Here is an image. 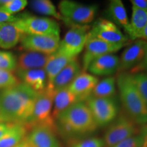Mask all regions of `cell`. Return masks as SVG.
I'll use <instances>...</instances> for the list:
<instances>
[{
	"mask_svg": "<svg viewBox=\"0 0 147 147\" xmlns=\"http://www.w3.org/2000/svg\"><path fill=\"white\" fill-rule=\"evenodd\" d=\"M98 82V79L93 75L86 72L80 73L68 87L82 102H84L91 95L92 91Z\"/></svg>",
	"mask_w": 147,
	"mask_h": 147,
	"instance_id": "2e32d148",
	"label": "cell"
},
{
	"mask_svg": "<svg viewBox=\"0 0 147 147\" xmlns=\"http://www.w3.org/2000/svg\"><path fill=\"white\" fill-rule=\"evenodd\" d=\"M16 16L13 23L24 34L59 36V26L54 20L27 13Z\"/></svg>",
	"mask_w": 147,
	"mask_h": 147,
	"instance_id": "5b68a950",
	"label": "cell"
},
{
	"mask_svg": "<svg viewBox=\"0 0 147 147\" xmlns=\"http://www.w3.org/2000/svg\"><path fill=\"white\" fill-rule=\"evenodd\" d=\"M116 91V80L115 77H107L97 82L91 95L100 98H112Z\"/></svg>",
	"mask_w": 147,
	"mask_h": 147,
	"instance_id": "484cf974",
	"label": "cell"
},
{
	"mask_svg": "<svg viewBox=\"0 0 147 147\" xmlns=\"http://www.w3.org/2000/svg\"><path fill=\"white\" fill-rule=\"evenodd\" d=\"M32 8L37 12L52 16L59 20H63V16L58 12L52 1L49 0H36L31 3Z\"/></svg>",
	"mask_w": 147,
	"mask_h": 147,
	"instance_id": "4316f807",
	"label": "cell"
},
{
	"mask_svg": "<svg viewBox=\"0 0 147 147\" xmlns=\"http://www.w3.org/2000/svg\"><path fill=\"white\" fill-rule=\"evenodd\" d=\"M136 132V123L129 117L121 116L106 131L104 144L106 147H113L121 141L134 136Z\"/></svg>",
	"mask_w": 147,
	"mask_h": 147,
	"instance_id": "9c48e42d",
	"label": "cell"
},
{
	"mask_svg": "<svg viewBox=\"0 0 147 147\" xmlns=\"http://www.w3.org/2000/svg\"><path fill=\"white\" fill-rule=\"evenodd\" d=\"M12 123H0V138L4 135L5 132L8 130Z\"/></svg>",
	"mask_w": 147,
	"mask_h": 147,
	"instance_id": "8d00e7d4",
	"label": "cell"
},
{
	"mask_svg": "<svg viewBox=\"0 0 147 147\" xmlns=\"http://www.w3.org/2000/svg\"><path fill=\"white\" fill-rule=\"evenodd\" d=\"M103 140L97 138H91L77 142L72 147H104Z\"/></svg>",
	"mask_w": 147,
	"mask_h": 147,
	"instance_id": "d6a6232c",
	"label": "cell"
},
{
	"mask_svg": "<svg viewBox=\"0 0 147 147\" xmlns=\"http://www.w3.org/2000/svg\"><path fill=\"white\" fill-rule=\"evenodd\" d=\"M78 102H82V101L78 96L70 91L69 87L64 88L56 91L53 101V118L55 120L59 114Z\"/></svg>",
	"mask_w": 147,
	"mask_h": 147,
	"instance_id": "44dd1931",
	"label": "cell"
},
{
	"mask_svg": "<svg viewBox=\"0 0 147 147\" xmlns=\"http://www.w3.org/2000/svg\"><path fill=\"white\" fill-rule=\"evenodd\" d=\"M109 14L114 21L123 27L127 34L129 30V21L123 3L121 0H113L109 5Z\"/></svg>",
	"mask_w": 147,
	"mask_h": 147,
	"instance_id": "d4e9b609",
	"label": "cell"
},
{
	"mask_svg": "<svg viewBox=\"0 0 147 147\" xmlns=\"http://www.w3.org/2000/svg\"><path fill=\"white\" fill-rule=\"evenodd\" d=\"M142 147H147V131L143 136V142Z\"/></svg>",
	"mask_w": 147,
	"mask_h": 147,
	"instance_id": "ab89813d",
	"label": "cell"
},
{
	"mask_svg": "<svg viewBox=\"0 0 147 147\" xmlns=\"http://www.w3.org/2000/svg\"><path fill=\"white\" fill-rule=\"evenodd\" d=\"M16 77L37 93L44 91L48 85L47 73L45 69L15 70Z\"/></svg>",
	"mask_w": 147,
	"mask_h": 147,
	"instance_id": "9a60e30c",
	"label": "cell"
},
{
	"mask_svg": "<svg viewBox=\"0 0 147 147\" xmlns=\"http://www.w3.org/2000/svg\"><path fill=\"white\" fill-rule=\"evenodd\" d=\"M146 44L147 41L138 40L127 48L119 59L118 70L125 71L138 65L144 57Z\"/></svg>",
	"mask_w": 147,
	"mask_h": 147,
	"instance_id": "5bb4252c",
	"label": "cell"
},
{
	"mask_svg": "<svg viewBox=\"0 0 147 147\" xmlns=\"http://www.w3.org/2000/svg\"><path fill=\"white\" fill-rule=\"evenodd\" d=\"M147 24V10L132 6L131 21L128 36L132 40L138 39L139 35Z\"/></svg>",
	"mask_w": 147,
	"mask_h": 147,
	"instance_id": "cb8c5ba5",
	"label": "cell"
},
{
	"mask_svg": "<svg viewBox=\"0 0 147 147\" xmlns=\"http://www.w3.org/2000/svg\"><path fill=\"white\" fill-rule=\"evenodd\" d=\"M81 73V67L76 58L74 59L63 67L55 77L51 87L55 92L68 87L75 78Z\"/></svg>",
	"mask_w": 147,
	"mask_h": 147,
	"instance_id": "e0dca14e",
	"label": "cell"
},
{
	"mask_svg": "<svg viewBox=\"0 0 147 147\" xmlns=\"http://www.w3.org/2000/svg\"><path fill=\"white\" fill-rule=\"evenodd\" d=\"M125 46L126 45L108 43L95 37L89 36V34L84 46V53L82 59L83 71L88 70L90 64L95 59L104 55L112 54L116 51H118Z\"/></svg>",
	"mask_w": 147,
	"mask_h": 147,
	"instance_id": "8fae6325",
	"label": "cell"
},
{
	"mask_svg": "<svg viewBox=\"0 0 147 147\" xmlns=\"http://www.w3.org/2000/svg\"><path fill=\"white\" fill-rule=\"evenodd\" d=\"M51 55L26 51L21 53L17 59L18 70L45 69Z\"/></svg>",
	"mask_w": 147,
	"mask_h": 147,
	"instance_id": "d6986e66",
	"label": "cell"
},
{
	"mask_svg": "<svg viewBox=\"0 0 147 147\" xmlns=\"http://www.w3.org/2000/svg\"><path fill=\"white\" fill-rule=\"evenodd\" d=\"M20 82L13 72L0 69V89H4L12 87Z\"/></svg>",
	"mask_w": 147,
	"mask_h": 147,
	"instance_id": "4dcf8cb0",
	"label": "cell"
},
{
	"mask_svg": "<svg viewBox=\"0 0 147 147\" xmlns=\"http://www.w3.org/2000/svg\"><path fill=\"white\" fill-rule=\"evenodd\" d=\"M0 123H4V122H3V121L2 119H1V117H0Z\"/></svg>",
	"mask_w": 147,
	"mask_h": 147,
	"instance_id": "60d3db41",
	"label": "cell"
},
{
	"mask_svg": "<svg viewBox=\"0 0 147 147\" xmlns=\"http://www.w3.org/2000/svg\"><path fill=\"white\" fill-rule=\"evenodd\" d=\"M17 67V59L13 53L0 51V69L13 72Z\"/></svg>",
	"mask_w": 147,
	"mask_h": 147,
	"instance_id": "83f0119b",
	"label": "cell"
},
{
	"mask_svg": "<svg viewBox=\"0 0 147 147\" xmlns=\"http://www.w3.org/2000/svg\"><path fill=\"white\" fill-rule=\"evenodd\" d=\"M97 126H104L116 118L118 108L112 98H100L92 95L85 101Z\"/></svg>",
	"mask_w": 147,
	"mask_h": 147,
	"instance_id": "ba28073f",
	"label": "cell"
},
{
	"mask_svg": "<svg viewBox=\"0 0 147 147\" xmlns=\"http://www.w3.org/2000/svg\"><path fill=\"white\" fill-rule=\"evenodd\" d=\"M16 16L8 14L0 10V24L3 23H9V22H14L16 20Z\"/></svg>",
	"mask_w": 147,
	"mask_h": 147,
	"instance_id": "836d02e7",
	"label": "cell"
},
{
	"mask_svg": "<svg viewBox=\"0 0 147 147\" xmlns=\"http://www.w3.org/2000/svg\"><path fill=\"white\" fill-rule=\"evenodd\" d=\"M137 67H138V68L136 69L137 70H147V44L143 59Z\"/></svg>",
	"mask_w": 147,
	"mask_h": 147,
	"instance_id": "d590c367",
	"label": "cell"
},
{
	"mask_svg": "<svg viewBox=\"0 0 147 147\" xmlns=\"http://www.w3.org/2000/svg\"><path fill=\"white\" fill-rule=\"evenodd\" d=\"M59 9L63 20L74 25H84L91 23L97 12L95 5H86L70 0L60 1Z\"/></svg>",
	"mask_w": 147,
	"mask_h": 147,
	"instance_id": "52a82bcc",
	"label": "cell"
},
{
	"mask_svg": "<svg viewBox=\"0 0 147 147\" xmlns=\"http://www.w3.org/2000/svg\"><path fill=\"white\" fill-rule=\"evenodd\" d=\"M119 58L117 55L108 54L93 61L89 66V70L95 76H109L119 69Z\"/></svg>",
	"mask_w": 147,
	"mask_h": 147,
	"instance_id": "ac0fdd59",
	"label": "cell"
},
{
	"mask_svg": "<svg viewBox=\"0 0 147 147\" xmlns=\"http://www.w3.org/2000/svg\"><path fill=\"white\" fill-rule=\"evenodd\" d=\"M90 32L87 25H72L60 41L57 52L70 58L76 57L83 51Z\"/></svg>",
	"mask_w": 147,
	"mask_h": 147,
	"instance_id": "8992f818",
	"label": "cell"
},
{
	"mask_svg": "<svg viewBox=\"0 0 147 147\" xmlns=\"http://www.w3.org/2000/svg\"><path fill=\"white\" fill-rule=\"evenodd\" d=\"M20 42L25 51L52 55L57 51L60 38L56 35L24 34Z\"/></svg>",
	"mask_w": 147,
	"mask_h": 147,
	"instance_id": "30bf717a",
	"label": "cell"
},
{
	"mask_svg": "<svg viewBox=\"0 0 147 147\" xmlns=\"http://www.w3.org/2000/svg\"><path fill=\"white\" fill-rule=\"evenodd\" d=\"M28 129L25 125L12 123L4 135L0 138V147H14L25 138Z\"/></svg>",
	"mask_w": 147,
	"mask_h": 147,
	"instance_id": "603a6c76",
	"label": "cell"
},
{
	"mask_svg": "<svg viewBox=\"0 0 147 147\" xmlns=\"http://www.w3.org/2000/svg\"><path fill=\"white\" fill-rule=\"evenodd\" d=\"M132 6L147 10V0H131Z\"/></svg>",
	"mask_w": 147,
	"mask_h": 147,
	"instance_id": "e575fe53",
	"label": "cell"
},
{
	"mask_svg": "<svg viewBox=\"0 0 147 147\" xmlns=\"http://www.w3.org/2000/svg\"><path fill=\"white\" fill-rule=\"evenodd\" d=\"M55 92L51 88L47 87L38 93L32 116L25 124L26 127L32 129L36 126H47L56 131L55 119L53 117V101Z\"/></svg>",
	"mask_w": 147,
	"mask_h": 147,
	"instance_id": "277c9868",
	"label": "cell"
},
{
	"mask_svg": "<svg viewBox=\"0 0 147 147\" xmlns=\"http://www.w3.org/2000/svg\"><path fill=\"white\" fill-rule=\"evenodd\" d=\"M55 119L64 131L69 133H90L95 131L98 127L85 102L73 104Z\"/></svg>",
	"mask_w": 147,
	"mask_h": 147,
	"instance_id": "3957f363",
	"label": "cell"
},
{
	"mask_svg": "<svg viewBox=\"0 0 147 147\" xmlns=\"http://www.w3.org/2000/svg\"><path fill=\"white\" fill-rule=\"evenodd\" d=\"M24 36L13 22L0 24V48L9 49L17 45Z\"/></svg>",
	"mask_w": 147,
	"mask_h": 147,
	"instance_id": "ffe728a7",
	"label": "cell"
},
{
	"mask_svg": "<svg viewBox=\"0 0 147 147\" xmlns=\"http://www.w3.org/2000/svg\"><path fill=\"white\" fill-rule=\"evenodd\" d=\"M89 36L113 45H127L128 38L112 21L100 18L90 29Z\"/></svg>",
	"mask_w": 147,
	"mask_h": 147,
	"instance_id": "7c38bea8",
	"label": "cell"
},
{
	"mask_svg": "<svg viewBox=\"0 0 147 147\" xmlns=\"http://www.w3.org/2000/svg\"><path fill=\"white\" fill-rule=\"evenodd\" d=\"M38 93L20 82L0 92V117L4 123L25 125L32 116Z\"/></svg>",
	"mask_w": 147,
	"mask_h": 147,
	"instance_id": "6da1fadb",
	"label": "cell"
},
{
	"mask_svg": "<svg viewBox=\"0 0 147 147\" xmlns=\"http://www.w3.org/2000/svg\"><path fill=\"white\" fill-rule=\"evenodd\" d=\"M143 136H131L121 141L113 147H142Z\"/></svg>",
	"mask_w": 147,
	"mask_h": 147,
	"instance_id": "1f68e13d",
	"label": "cell"
},
{
	"mask_svg": "<svg viewBox=\"0 0 147 147\" xmlns=\"http://www.w3.org/2000/svg\"><path fill=\"white\" fill-rule=\"evenodd\" d=\"M55 132L49 127L36 126L31 129L25 139L30 147H61Z\"/></svg>",
	"mask_w": 147,
	"mask_h": 147,
	"instance_id": "4fadbf2b",
	"label": "cell"
},
{
	"mask_svg": "<svg viewBox=\"0 0 147 147\" xmlns=\"http://www.w3.org/2000/svg\"><path fill=\"white\" fill-rule=\"evenodd\" d=\"M74 59L75 58L68 57L65 55L58 53L57 51L51 55L45 67L48 80L47 87H51L55 77Z\"/></svg>",
	"mask_w": 147,
	"mask_h": 147,
	"instance_id": "7402d4cb",
	"label": "cell"
},
{
	"mask_svg": "<svg viewBox=\"0 0 147 147\" xmlns=\"http://www.w3.org/2000/svg\"><path fill=\"white\" fill-rule=\"evenodd\" d=\"M121 100L129 118L137 124L147 123V104L140 96L132 80V75L121 73L117 78Z\"/></svg>",
	"mask_w": 147,
	"mask_h": 147,
	"instance_id": "7a4b0ae2",
	"label": "cell"
},
{
	"mask_svg": "<svg viewBox=\"0 0 147 147\" xmlns=\"http://www.w3.org/2000/svg\"><path fill=\"white\" fill-rule=\"evenodd\" d=\"M131 75L134 85L147 104V74L142 71Z\"/></svg>",
	"mask_w": 147,
	"mask_h": 147,
	"instance_id": "f546056e",
	"label": "cell"
},
{
	"mask_svg": "<svg viewBox=\"0 0 147 147\" xmlns=\"http://www.w3.org/2000/svg\"><path fill=\"white\" fill-rule=\"evenodd\" d=\"M14 147H30L29 146L28 143H27L26 139H24L23 140H22L19 144H18L17 145H16Z\"/></svg>",
	"mask_w": 147,
	"mask_h": 147,
	"instance_id": "f35d334b",
	"label": "cell"
},
{
	"mask_svg": "<svg viewBox=\"0 0 147 147\" xmlns=\"http://www.w3.org/2000/svg\"><path fill=\"white\" fill-rule=\"evenodd\" d=\"M138 39L143 40H144V41H147V24L146 26L144 27V28L142 29V31L141 32L140 34Z\"/></svg>",
	"mask_w": 147,
	"mask_h": 147,
	"instance_id": "74e56055",
	"label": "cell"
},
{
	"mask_svg": "<svg viewBox=\"0 0 147 147\" xmlns=\"http://www.w3.org/2000/svg\"><path fill=\"white\" fill-rule=\"evenodd\" d=\"M26 0H6L5 3L0 6V10L10 15L21 12L27 5Z\"/></svg>",
	"mask_w": 147,
	"mask_h": 147,
	"instance_id": "f1b7e54d",
	"label": "cell"
}]
</instances>
